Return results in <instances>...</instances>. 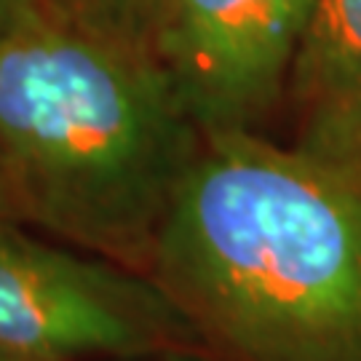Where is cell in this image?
Instances as JSON below:
<instances>
[{
	"label": "cell",
	"instance_id": "5b68a950",
	"mask_svg": "<svg viewBox=\"0 0 361 361\" xmlns=\"http://www.w3.org/2000/svg\"><path fill=\"white\" fill-rule=\"evenodd\" d=\"M295 147L353 164L361 142V0H313L286 86Z\"/></svg>",
	"mask_w": 361,
	"mask_h": 361
},
{
	"label": "cell",
	"instance_id": "9c48e42d",
	"mask_svg": "<svg viewBox=\"0 0 361 361\" xmlns=\"http://www.w3.org/2000/svg\"><path fill=\"white\" fill-rule=\"evenodd\" d=\"M0 222L22 225V217H19V209H16V201H13L11 185H8V177H6L3 164H0Z\"/></svg>",
	"mask_w": 361,
	"mask_h": 361
},
{
	"label": "cell",
	"instance_id": "7a4b0ae2",
	"mask_svg": "<svg viewBox=\"0 0 361 361\" xmlns=\"http://www.w3.org/2000/svg\"><path fill=\"white\" fill-rule=\"evenodd\" d=\"M201 147L153 51L49 8L0 40V164L27 228L147 276Z\"/></svg>",
	"mask_w": 361,
	"mask_h": 361
},
{
	"label": "cell",
	"instance_id": "3957f363",
	"mask_svg": "<svg viewBox=\"0 0 361 361\" xmlns=\"http://www.w3.org/2000/svg\"><path fill=\"white\" fill-rule=\"evenodd\" d=\"M0 343L46 361L204 350L150 276L0 222Z\"/></svg>",
	"mask_w": 361,
	"mask_h": 361
},
{
	"label": "cell",
	"instance_id": "30bf717a",
	"mask_svg": "<svg viewBox=\"0 0 361 361\" xmlns=\"http://www.w3.org/2000/svg\"><path fill=\"white\" fill-rule=\"evenodd\" d=\"M0 361H46V359H35V356H27V353H19L13 348H6L0 343Z\"/></svg>",
	"mask_w": 361,
	"mask_h": 361
},
{
	"label": "cell",
	"instance_id": "ba28073f",
	"mask_svg": "<svg viewBox=\"0 0 361 361\" xmlns=\"http://www.w3.org/2000/svg\"><path fill=\"white\" fill-rule=\"evenodd\" d=\"M113 361H219L207 350H161L147 356H131V359H113Z\"/></svg>",
	"mask_w": 361,
	"mask_h": 361
},
{
	"label": "cell",
	"instance_id": "277c9868",
	"mask_svg": "<svg viewBox=\"0 0 361 361\" xmlns=\"http://www.w3.org/2000/svg\"><path fill=\"white\" fill-rule=\"evenodd\" d=\"M313 0H161L155 56L204 134L262 131L281 107Z\"/></svg>",
	"mask_w": 361,
	"mask_h": 361
},
{
	"label": "cell",
	"instance_id": "8fae6325",
	"mask_svg": "<svg viewBox=\"0 0 361 361\" xmlns=\"http://www.w3.org/2000/svg\"><path fill=\"white\" fill-rule=\"evenodd\" d=\"M353 164H361V142H359V153H356V161Z\"/></svg>",
	"mask_w": 361,
	"mask_h": 361
},
{
	"label": "cell",
	"instance_id": "52a82bcc",
	"mask_svg": "<svg viewBox=\"0 0 361 361\" xmlns=\"http://www.w3.org/2000/svg\"><path fill=\"white\" fill-rule=\"evenodd\" d=\"M40 11H46L43 0H0V40L13 35Z\"/></svg>",
	"mask_w": 361,
	"mask_h": 361
},
{
	"label": "cell",
	"instance_id": "6da1fadb",
	"mask_svg": "<svg viewBox=\"0 0 361 361\" xmlns=\"http://www.w3.org/2000/svg\"><path fill=\"white\" fill-rule=\"evenodd\" d=\"M147 276L219 361H361V164L204 134Z\"/></svg>",
	"mask_w": 361,
	"mask_h": 361
},
{
	"label": "cell",
	"instance_id": "8992f818",
	"mask_svg": "<svg viewBox=\"0 0 361 361\" xmlns=\"http://www.w3.org/2000/svg\"><path fill=\"white\" fill-rule=\"evenodd\" d=\"M46 8L94 35L155 54L161 0H43Z\"/></svg>",
	"mask_w": 361,
	"mask_h": 361
}]
</instances>
